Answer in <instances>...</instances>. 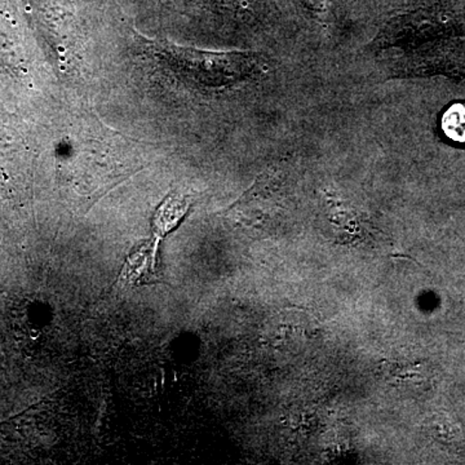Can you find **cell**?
<instances>
[{
  "label": "cell",
  "mask_w": 465,
  "mask_h": 465,
  "mask_svg": "<svg viewBox=\"0 0 465 465\" xmlns=\"http://www.w3.org/2000/svg\"><path fill=\"white\" fill-rule=\"evenodd\" d=\"M146 51L185 81L204 87L240 84L259 70L258 57L247 54H216L143 39Z\"/></svg>",
  "instance_id": "6da1fadb"
},
{
  "label": "cell",
  "mask_w": 465,
  "mask_h": 465,
  "mask_svg": "<svg viewBox=\"0 0 465 465\" xmlns=\"http://www.w3.org/2000/svg\"><path fill=\"white\" fill-rule=\"evenodd\" d=\"M189 208V200L183 195L171 194L158 208L154 216V240L153 243L158 246L159 241L173 231L174 226L182 222Z\"/></svg>",
  "instance_id": "7a4b0ae2"
},
{
  "label": "cell",
  "mask_w": 465,
  "mask_h": 465,
  "mask_svg": "<svg viewBox=\"0 0 465 465\" xmlns=\"http://www.w3.org/2000/svg\"><path fill=\"white\" fill-rule=\"evenodd\" d=\"M442 130L449 139L465 143V104L450 106L442 118Z\"/></svg>",
  "instance_id": "3957f363"
},
{
  "label": "cell",
  "mask_w": 465,
  "mask_h": 465,
  "mask_svg": "<svg viewBox=\"0 0 465 465\" xmlns=\"http://www.w3.org/2000/svg\"><path fill=\"white\" fill-rule=\"evenodd\" d=\"M307 2L314 11H322L323 0H307Z\"/></svg>",
  "instance_id": "277c9868"
}]
</instances>
